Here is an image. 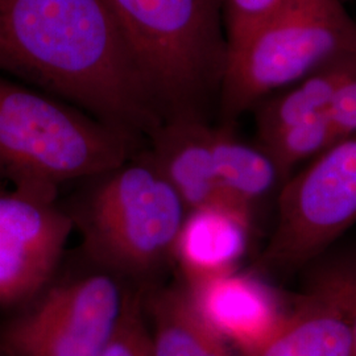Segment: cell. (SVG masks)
Returning a JSON list of instances; mask_svg holds the SVG:
<instances>
[{
    "label": "cell",
    "mask_w": 356,
    "mask_h": 356,
    "mask_svg": "<svg viewBox=\"0 0 356 356\" xmlns=\"http://www.w3.org/2000/svg\"><path fill=\"white\" fill-rule=\"evenodd\" d=\"M342 1H346V0H342Z\"/></svg>",
    "instance_id": "44dd1931"
},
{
    "label": "cell",
    "mask_w": 356,
    "mask_h": 356,
    "mask_svg": "<svg viewBox=\"0 0 356 356\" xmlns=\"http://www.w3.org/2000/svg\"><path fill=\"white\" fill-rule=\"evenodd\" d=\"M99 356H152L144 288L129 286L119 326Z\"/></svg>",
    "instance_id": "ac0fdd59"
},
{
    "label": "cell",
    "mask_w": 356,
    "mask_h": 356,
    "mask_svg": "<svg viewBox=\"0 0 356 356\" xmlns=\"http://www.w3.org/2000/svg\"><path fill=\"white\" fill-rule=\"evenodd\" d=\"M185 288L204 322L239 355L261 343L286 314L269 285L238 269Z\"/></svg>",
    "instance_id": "9c48e42d"
},
{
    "label": "cell",
    "mask_w": 356,
    "mask_h": 356,
    "mask_svg": "<svg viewBox=\"0 0 356 356\" xmlns=\"http://www.w3.org/2000/svg\"><path fill=\"white\" fill-rule=\"evenodd\" d=\"M74 229L58 201L0 185V306L22 309L51 285Z\"/></svg>",
    "instance_id": "ba28073f"
},
{
    "label": "cell",
    "mask_w": 356,
    "mask_h": 356,
    "mask_svg": "<svg viewBox=\"0 0 356 356\" xmlns=\"http://www.w3.org/2000/svg\"><path fill=\"white\" fill-rule=\"evenodd\" d=\"M356 223V134L337 141L281 186L264 267L293 269L326 252Z\"/></svg>",
    "instance_id": "52a82bcc"
},
{
    "label": "cell",
    "mask_w": 356,
    "mask_h": 356,
    "mask_svg": "<svg viewBox=\"0 0 356 356\" xmlns=\"http://www.w3.org/2000/svg\"><path fill=\"white\" fill-rule=\"evenodd\" d=\"M239 356H355V348L343 313L307 288L272 334Z\"/></svg>",
    "instance_id": "7c38bea8"
},
{
    "label": "cell",
    "mask_w": 356,
    "mask_h": 356,
    "mask_svg": "<svg viewBox=\"0 0 356 356\" xmlns=\"http://www.w3.org/2000/svg\"><path fill=\"white\" fill-rule=\"evenodd\" d=\"M327 115L338 141L356 134V65L332 94Z\"/></svg>",
    "instance_id": "ffe728a7"
},
{
    "label": "cell",
    "mask_w": 356,
    "mask_h": 356,
    "mask_svg": "<svg viewBox=\"0 0 356 356\" xmlns=\"http://www.w3.org/2000/svg\"><path fill=\"white\" fill-rule=\"evenodd\" d=\"M285 0H220L227 57L270 19Z\"/></svg>",
    "instance_id": "d6986e66"
},
{
    "label": "cell",
    "mask_w": 356,
    "mask_h": 356,
    "mask_svg": "<svg viewBox=\"0 0 356 356\" xmlns=\"http://www.w3.org/2000/svg\"><path fill=\"white\" fill-rule=\"evenodd\" d=\"M337 141L338 138L331 126L329 115L322 114L285 128L259 144L272 156L285 182L292 176L296 166L314 160Z\"/></svg>",
    "instance_id": "2e32d148"
},
{
    "label": "cell",
    "mask_w": 356,
    "mask_h": 356,
    "mask_svg": "<svg viewBox=\"0 0 356 356\" xmlns=\"http://www.w3.org/2000/svg\"><path fill=\"white\" fill-rule=\"evenodd\" d=\"M309 288L337 306L348 321L356 356V252L334 256L317 268Z\"/></svg>",
    "instance_id": "e0dca14e"
},
{
    "label": "cell",
    "mask_w": 356,
    "mask_h": 356,
    "mask_svg": "<svg viewBox=\"0 0 356 356\" xmlns=\"http://www.w3.org/2000/svg\"><path fill=\"white\" fill-rule=\"evenodd\" d=\"M163 119L204 116L227 61L220 0H104Z\"/></svg>",
    "instance_id": "277c9868"
},
{
    "label": "cell",
    "mask_w": 356,
    "mask_h": 356,
    "mask_svg": "<svg viewBox=\"0 0 356 356\" xmlns=\"http://www.w3.org/2000/svg\"><path fill=\"white\" fill-rule=\"evenodd\" d=\"M66 207L97 269L149 288L175 259L188 209L144 145L123 165L89 179Z\"/></svg>",
    "instance_id": "3957f363"
},
{
    "label": "cell",
    "mask_w": 356,
    "mask_h": 356,
    "mask_svg": "<svg viewBox=\"0 0 356 356\" xmlns=\"http://www.w3.org/2000/svg\"><path fill=\"white\" fill-rule=\"evenodd\" d=\"M210 132L211 126L204 116L175 115L163 119L145 144L188 213L206 206L232 207L216 179Z\"/></svg>",
    "instance_id": "30bf717a"
},
{
    "label": "cell",
    "mask_w": 356,
    "mask_h": 356,
    "mask_svg": "<svg viewBox=\"0 0 356 356\" xmlns=\"http://www.w3.org/2000/svg\"><path fill=\"white\" fill-rule=\"evenodd\" d=\"M145 144L70 103L0 74V185L48 201L123 165Z\"/></svg>",
    "instance_id": "7a4b0ae2"
},
{
    "label": "cell",
    "mask_w": 356,
    "mask_h": 356,
    "mask_svg": "<svg viewBox=\"0 0 356 356\" xmlns=\"http://www.w3.org/2000/svg\"><path fill=\"white\" fill-rule=\"evenodd\" d=\"M250 220L251 214L229 206L191 210L175 250L186 284L238 269L248 245Z\"/></svg>",
    "instance_id": "8fae6325"
},
{
    "label": "cell",
    "mask_w": 356,
    "mask_h": 356,
    "mask_svg": "<svg viewBox=\"0 0 356 356\" xmlns=\"http://www.w3.org/2000/svg\"><path fill=\"white\" fill-rule=\"evenodd\" d=\"M152 356H211L223 338L191 302L185 286L144 288Z\"/></svg>",
    "instance_id": "5bb4252c"
},
{
    "label": "cell",
    "mask_w": 356,
    "mask_h": 356,
    "mask_svg": "<svg viewBox=\"0 0 356 356\" xmlns=\"http://www.w3.org/2000/svg\"><path fill=\"white\" fill-rule=\"evenodd\" d=\"M210 144L219 188L234 209L251 214L256 202L284 184L267 149L236 136L231 124L211 126Z\"/></svg>",
    "instance_id": "4fadbf2b"
},
{
    "label": "cell",
    "mask_w": 356,
    "mask_h": 356,
    "mask_svg": "<svg viewBox=\"0 0 356 356\" xmlns=\"http://www.w3.org/2000/svg\"><path fill=\"white\" fill-rule=\"evenodd\" d=\"M0 74L143 144L163 122L104 0H0Z\"/></svg>",
    "instance_id": "6da1fadb"
},
{
    "label": "cell",
    "mask_w": 356,
    "mask_h": 356,
    "mask_svg": "<svg viewBox=\"0 0 356 356\" xmlns=\"http://www.w3.org/2000/svg\"><path fill=\"white\" fill-rule=\"evenodd\" d=\"M0 356H3V355H1V354H0Z\"/></svg>",
    "instance_id": "7402d4cb"
},
{
    "label": "cell",
    "mask_w": 356,
    "mask_h": 356,
    "mask_svg": "<svg viewBox=\"0 0 356 356\" xmlns=\"http://www.w3.org/2000/svg\"><path fill=\"white\" fill-rule=\"evenodd\" d=\"M355 65L356 58H353L326 66L259 103L256 115L259 143L285 128L327 114L338 83Z\"/></svg>",
    "instance_id": "9a60e30c"
},
{
    "label": "cell",
    "mask_w": 356,
    "mask_h": 356,
    "mask_svg": "<svg viewBox=\"0 0 356 356\" xmlns=\"http://www.w3.org/2000/svg\"><path fill=\"white\" fill-rule=\"evenodd\" d=\"M129 285L97 269L49 285L0 329L3 356H99L119 326Z\"/></svg>",
    "instance_id": "8992f818"
},
{
    "label": "cell",
    "mask_w": 356,
    "mask_h": 356,
    "mask_svg": "<svg viewBox=\"0 0 356 356\" xmlns=\"http://www.w3.org/2000/svg\"><path fill=\"white\" fill-rule=\"evenodd\" d=\"M356 58V22L342 0H285L226 61L219 107L231 124L261 101L344 60Z\"/></svg>",
    "instance_id": "5b68a950"
}]
</instances>
